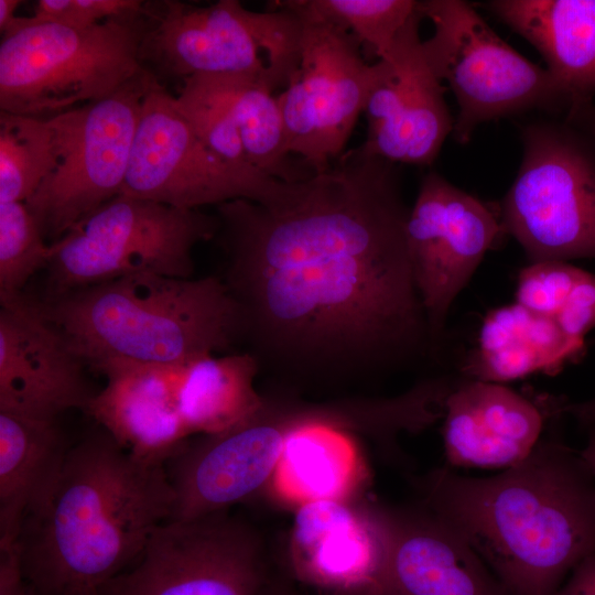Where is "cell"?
I'll list each match as a JSON object with an SVG mask.
<instances>
[{
	"label": "cell",
	"instance_id": "8d00e7d4",
	"mask_svg": "<svg viewBox=\"0 0 595 595\" xmlns=\"http://www.w3.org/2000/svg\"><path fill=\"white\" fill-rule=\"evenodd\" d=\"M562 412L573 416L585 430L595 428V397L583 402H570L565 399Z\"/></svg>",
	"mask_w": 595,
	"mask_h": 595
},
{
	"label": "cell",
	"instance_id": "cb8c5ba5",
	"mask_svg": "<svg viewBox=\"0 0 595 595\" xmlns=\"http://www.w3.org/2000/svg\"><path fill=\"white\" fill-rule=\"evenodd\" d=\"M57 420L0 411V543L50 499L72 444Z\"/></svg>",
	"mask_w": 595,
	"mask_h": 595
},
{
	"label": "cell",
	"instance_id": "d6a6232c",
	"mask_svg": "<svg viewBox=\"0 0 595 595\" xmlns=\"http://www.w3.org/2000/svg\"><path fill=\"white\" fill-rule=\"evenodd\" d=\"M147 12L144 1L139 0H40L35 4L34 14L29 18L34 22L86 29L109 19Z\"/></svg>",
	"mask_w": 595,
	"mask_h": 595
},
{
	"label": "cell",
	"instance_id": "74e56055",
	"mask_svg": "<svg viewBox=\"0 0 595 595\" xmlns=\"http://www.w3.org/2000/svg\"><path fill=\"white\" fill-rule=\"evenodd\" d=\"M21 0H0V30L2 34L9 29L15 17Z\"/></svg>",
	"mask_w": 595,
	"mask_h": 595
},
{
	"label": "cell",
	"instance_id": "484cf974",
	"mask_svg": "<svg viewBox=\"0 0 595 595\" xmlns=\"http://www.w3.org/2000/svg\"><path fill=\"white\" fill-rule=\"evenodd\" d=\"M260 370L247 350L207 355L182 366L177 402L191 436L220 434L251 418L262 405L255 388Z\"/></svg>",
	"mask_w": 595,
	"mask_h": 595
},
{
	"label": "cell",
	"instance_id": "e0dca14e",
	"mask_svg": "<svg viewBox=\"0 0 595 595\" xmlns=\"http://www.w3.org/2000/svg\"><path fill=\"white\" fill-rule=\"evenodd\" d=\"M0 300V411L44 420L86 413L96 394L87 365L33 300L22 293Z\"/></svg>",
	"mask_w": 595,
	"mask_h": 595
},
{
	"label": "cell",
	"instance_id": "ac0fdd59",
	"mask_svg": "<svg viewBox=\"0 0 595 595\" xmlns=\"http://www.w3.org/2000/svg\"><path fill=\"white\" fill-rule=\"evenodd\" d=\"M563 397L534 401L500 383L464 380L445 402L444 453L453 466L509 468L534 448Z\"/></svg>",
	"mask_w": 595,
	"mask_h": 595
},
{
	"label": "cell",
	"instance_id": "6da1fadb",
	"mask_svg": "<svg viewBox=\"0 0 595 595\" xmlns=\"http://www.w3.org/2000/svg\"><path fill=\"white\" fill-rule=\"evenodd\" d=\"M397 172L350 150L262 202L216 206L220 278L261 369L295 388H333L397 367L432 340Z\"/></svg>",
	"mask_w": 595,
	"mask_h": 595
},
{
	"label": "cell",
	"instance_id": "7c38bea8",
	"mask_svg": "<svg viewBox=\"0 0 595 595\" xmlns=\"http://www.w3.org/2000/svg\"><path fill=\"white\" fill-rule=\"evenodd\" d=\"M281 180L231 163L193 131L158 78L143 97L121 195L199 209L264 201Z\"/></svg>",
	"mask_w": 595,
	"mask_h": 595
},
{
	"label": "cell",
	"instance_id": "d590c367",
	"mask_svg": "<svg viewBox=\"0 0 595 595\" xmlns=\"http://www.w3.org/2000/svg\"><path fill=\"white\" fill-rule=\"evenodd\" d=\"M553 595H595V553L582 560Z\"/></svg>",
	"mask_w": 595,
	"mask_h": 595
},
{
	"label": "cell",
	"instance_id": "9c48e42d",
	"mask_svg": "<svg viewBox=\"0 0 595 595\" xmlns=\"http://www.w3.org/2000/svg\"><path fill=\"white\" fill-rule=\"evenodd\" d=\"M501 203V226L530 262L595 259V147L570 126L532 122Z\"/></svg>",
	"mask_w": 595,
	"mask_h": 595
},
{
	"label": "cell",
	"instance_id": "836d02e7",
	"mask_svg": "<svg viewBox=\"0 0 595 595\" xmlns=\"http://www.w3.org/2000/svg\"><path fill=\"white\" fill-rule=\"evenodd\" d=\"M554 321L567 336L578 340L595 327L594 274L584 272Z\"/></svg>",
	"mask_w": 595,
	"mask_h": 595
},
{
	"label": "cell",
	"instance_id": "60d3db41",
	"mask_svg": "<svg viewBox=\"0 0 595 595\" xmlns=\"http://www.w3.org/2000/svg\"><path fill=\"white\" fill-rule=\"evenodd\" d=\"M262 595H295V594H286V593H283V594H279V593L270 594L268 585H266Z\"/></svg>",
	"mask_w": 595,
	"mask_h": 595
},
{
	"label": "cell",
	"instance_id": "7a4b0ae2",
	"mask_svg": "<svg viewBox=\"0 0 595 595\" xmlns=\"http://www.w3.org/2000/svg\"><path fill=\"white\" fill-rule=\"evenodd\" d=\"M423 486L426 508L511 595H553L595 553V478L556 430L497 475L442 467Z\"/></svg>",
	"mask_w": 595,
	"mask_h": 595
},
{
	"label": "cell",
	"instance_id": "f1b7e54d",
	"mask_svg": "<svg viewBox=\"0 0 595 595\" xmlns=\"http://www.w3.org/2000/svg\"><path fill=\"white\" fill-rule=\"evenodd\" d=\"M273 6L329 21L353 34L379 58L418 10L414 0H283Z\"/></svg>",
	"mask_w": 595,
	"mask_h": 595
},
{
	"label": "cell",
	"instance_id": "5b68a950",
	"mask_svg": "<svg viewBox=\"0 0 595 595\" xmlns=\"http://www.w3.org/2000/svg\"><path fill=\"white\" fill-rule=\"evenodd\" d=\"M151 12L86 29L17 17L0 43V109L53 117L116 93L145 67Z\"/></svg>",
	"mask_w": 595,
	"mask_h": 595
},
{
	"label": "cell",
	"instance_id": "ba28073f",
	"mask_svg": "<svg viewBox=\"0 0 595 595\" xmlns=\"http://www.w3.org/2000/svg\"><path fill=\"white\" fill-rule=\"evenodd\" d=\"M434 28L422 47L431 68L453 91L458 115L453 137L469 141L482 123L529 110H566L556 82L506 43L462 0L420 1Z\"/></svg>",
	"mask_w": 595,
	"mask_h": 595
},
{
	"label": "cell",
	"instance_id": "ffe728a7",
	"mask_svg": "<svg viewBox=\"0 0 595 595\" xmlns=\"http://www.w3.org/2000/svg\"><path fill=\"white\" fill-rule=\"evenodd\" d=\"M182 366L108 361L95 368L106 378L86 413L131 455L165 464L191 437L177 402Z\"/></svg>",
	"mask_w": 595,
	"mask_h": 595
},
{
	"label": "cell",
	"instance_id": "8992f818",
	"mask_svg": "<svg viewBox=\"0 0 595 595\" xmlns=\"http://www.w3.org/2000/svg\"><path fill=\"white\" fill-rule=\"evenodd\" d=\"M218 228L216 214L120 194L50 244L45 296L137 273L192 278L193 249Z\"/></svg>",
	"mask_w": 595,
	"mask_h": 595
},
{
	"label": "cell",
	"instance_id": "4316f807",
	"mask_svg": "<svg viewBox=\"0 0 595 595\" xmlns=\"http://www.w3.org/2000/svg\"><path fill=\"white\" fill-rule=\"evenodd\" d=\"M274 89L256 75H231V112L248 162L271 177L294 182L301 172L286 147L284 123Z\"/></svg>",
	"mask_w": 595,
	"mask_h": 595
},
{
	"label": "cell",
	"instance_id": "3957f363",
	"mask_svg": "<svg viewBox=\"0 0 595 595\" xmlns=\"http://www.w3.org/2000/svg\"><path fill=\"white\" fill-rule=\"evenodd\" d=\"M175 499L165 464L131 455L97 425L72 444L50 499L22 523L25 578L37 595H98L172 517Z\"/></svg>",
	"mask_w": 595,
	"mask_h": 595
},
{
	"label": "cell",
	"instance_id": "1f68e13d",
	"mask_svg": "<svg viewBox=\"0 0 595 595\" xmlns=\"http://www.w3.org/2000/svg\"><path fill=\"white\" fill-rule=\"evenodd\" d=\"M584 272L565 261L531 262L519 273L516 302L554 318Z\"/></svg>",
	"mask_w": 595,
	"mask_h": 595
},
{
	"label": "cell",
	"instance_id": "44dd1931",
	"mask_svg": "<svg viewBox=\"0 0 595 595\" xmlns=\"http://www.w3.org/2000/svg\"><path fill=\"white\" fill-rule=\"evenodd\" d=\"M387 518L388 551L379 595H511L428 508Z\"/></svg>",
	"mask_w": 595,
	"mask_h": 595
},
{
	"label": "cell",
	"instance_id": "4dcf8cb0",
	"mask_svg": "<svg viewBox=\"0 0 595 595\" xmlns=\"http://www.w3.org/2000/svg\"><path fill=\"white\" fill-rule=\"evenodd\" d=\"M50 244L21 202L0 203V296L22 293L48 263Z\"/></svg>",
	"mask_w": 595,
	"mask_h": 595
},
{
	"label": "cell",
	"instance_id": "9a60e30c",
	"mask_svg": "<svg viewBox=\"0 0 595 595\" xmlns=\"http://www.w3.org/2000/svg\"><path fill=\"white\" fill-rule=\"evenodd\" d=\"M294 410L262 396L239 425L186 440L165 462L176 496L169 520L225 511L256 493L273 475Z\"/></svg>",
	"mask_w": 595,
	"mask_h": 595
},
{
	"label": "cell",
	"instance_id": "8fae6325",
	"mask_svg": "<svg viewBox=\"0 0 595 595\" xmlns=\"http://www.w3.org/2000/svg\"><path fill=\"white\" fill-rule=\"evenodd\" d=\"M293 12L303 21L301 60L277 99L289 152L311 172L322 173L343 154L389 64H367L353 34L324 19Z\"/></svg>",
	"mask_w": 595,
	"mask_h": 595
},
{
	"label": "cell",
	"instance_id": "52a82bcc",
	"mask_svg": "<svg viewBox=\"0 0 595 595\" xmlns=\"http://www.w3.org/2000/svg\"><path fill=\"white\" fill-rule=\"evenodd\" d=\"M303 21L272 7L256 12L238 0L208 7L165 0L141 46L140 60L153 74L186 78L197 74H248L285 88L301 60Z\"/></svg>",
	"mask_w": 595,
	"mask_h": 595
},
{
	"label": "cell",
	"instance_id": "4fadbf2b",
	"mask_svg": "<svg viewBox=\"0 0 595 595\" xmlns=\"http://www.w3.org/2000/svg\"><path fill=\"white\" fill-rule=\"evenodd\" d=\"M266 585L259 539L220 511L158 526L98 595H262Z\"/></svg>",
	"mask_w": 595,
	"mask_h": 595
},
{
	"label": "cell",
	"instance_id": "603a6c76",
	"mask_svg": "<svg viewBox=\"0 0 595 595\" xmlns=\"http://www.w3.org/2000/svg\"><path fill=\"white\" fill-rule=\"evenodd\" d=\"M486 8L542 56L569 119L586 118L595 96V0H494Z\"/></svg>",
	"mask_w": 595,
	"mask_h": 595
},
{
	"label": "cell",
	"instance_id": "30bf717a",
	"mask_svg": "<svg viewBox=\"0 0 595 595\" xmlns=\"http://www.w3.org/2000/svg\"><path fill=\"white\" fill-rule=\"evenodd\" d=\"M155 78L145 67L112 95L47 117L58 164L24 204L48 244L120 195L141 104Z\"/></svg>",
	"mask_w": 595,
	"mask_h": 595
},
{
	"label": "cell",
	"instance_id": "d4e9b609",
	"mask_svg": "<svg viewBox=\"0 0 595 595\" xmlns=\"http://www.w3.org/2000/svg\"><path fill=\"white\" fill-rule=\"evenodd\" d=\"M583 340L567 336L554 318L518 304L486 315L478 348L464 366L466 379L501 383L536 372L553 374L582 350Z\"/></svg>",
	"mask_w": 595,
	"mask_h": 595
},
{
	"label": "cell",
	"instance_id": "f35d334b",
	"mask_svg": "<svg viewBox=\"0 0 595 595\" xmlns=\"http://www.w3.org/2000/svg\"><path fill=\"white\" fill-rule=\"evenodd\" d=\"M580 453L595 478V428L587 430V442Z\"/></svg>",
	"mask_w": 595,
	"mask_h": 595
},
{
	"label": "cell",
	"instance_id": "2e32d148",
	"mask_svg": "<svg viewBox=\"0 0 595 595\" xmlns=\"http://www.w3.org/2000/svg\"><path fill=\"white\" fill-rule=\"evenodd\" d=\"M418 10L398 34L383 61L389 69L370 93L364 113L367 137L353 151L390 163L429 165L439 155L455 120L445 88L423 52Z\"/></svg>",
	"mask_w": 595,
	"mask_h": 595
},
{
	"label": "cell",
	"instance_id": "e575fe53",
	"mask_svg": "<svg viewBox=\"0 0 595 595\" xmlns=\"http://www.w3.org/2000/svg\"><path fill=\"white\" fill-rule=\"evenodd\" d=\"M0 595H37L23 574L17 541L0 544Z\"/></svg>",
	"mask_w": 595,
	"mask_h": 595
},
{
	"label": "cell",
	"instance_id": "f546056e",
	"mask_svg": "<svg viewBox=\"0 0 595 595\" xmlns=\"http://www.w3.org/2000/svg\"><path fill=\"white\" fill-rule=\"evenodd\" d=\"M231 75L197 74L184 78L175 97L176 106L213 152L231 163L253 167L247 160L232 118Z\"/></svg>",
	"mask_w": 595,
	"mask_h": 595
},
{
	"label": "cell",
	"instance_id": "277c9868",
	"mask_svg": "<svg viewBox=\"0 0 595 595\" xmlns=\"http://www.w3.org/2000/svg\"><path fill=\"white\" fill-rule=\"evenodd\" d=\"M33 302L93 369L108 361L184 366L242 342L239 305L216 275L137 273Z\"/></svg>",
	"mask_w": 595,
	"mask_h": 595
},
{
	"label": "cell",
	"instance_id": "ab89813d",
	"mask_svg": "<svg viewBox=\"0 0 595 595\" xmlns=\"http://www.w3.org/2000/svg\"><path fill=\"white\" fill-rule=\"evenodd\" d=\"M586 119L589 120L591 128H592V137L595 140V110H593V108L591 112L588 113V116L586 117Z\"/></svg>",
	"mask_w": 595,
	"mask_h": 595
},
{
	"label": "cell",
	"instance_id": "7402d4cb",
	"mask_svg": "<svg viewBox=\"0 0 595 595\" xmlns=\"http://www.w3.org/2000/svg\"><path fill=\"white\" fill-rule=\"evenodd\" d=\"M381 400L336 409H295L273 472L277 493L299 507L318 500L342 501L358 474L357 451L343 431L355 420L386 422Z\"/></svg>",
	"mask_w": 595,
	"mask_h": 595
},
{
	"label": "cell",
	"instance_id": "83f0119b",
	"mask_svg": "<svg viewBox=\"0 0 595 595\" xmlns=\"http://www.w3.org/2000/svg\"><path fill=\"white\" fill-rule=\"evenodd\" d=\"M48 118L0 110V203H25L58 164Z\"/></svg>",
	"mask_w": 595,
	"mask_h": 595
},
{
	"label": "cell",
	"instance_id": "5bb4252c",
	"mask_svg": "<svg viewBox=\"0 0 595 595\" xmlns=\"http://www.w3.org/2000/svg\"><path fill=\"white\" fill-rule=\"evenodd\" d=\"M501 230V223L478 198L436 172L423 177L409 210L405 238L432 340Z\"/></svg>",
	"mask_w": 595,
	"mask_h": 595
},
{
	"label": "cell",
	"instance_id": "d6986e66",
	"mask_svg": "<svg viewBox=\"0 0 595 595\" xmlns=\"http://www.w3.org/2000/svg\"><path fill=\"white\" fill-rule=\"evenodd\" d=\"M388 538L387 515L370 523L342 501L302 505L292 529L294 573L324 595H379Z\"/></svg>",
	"mask_w": 595,
	"mask_h": 595
}]
</instances>
